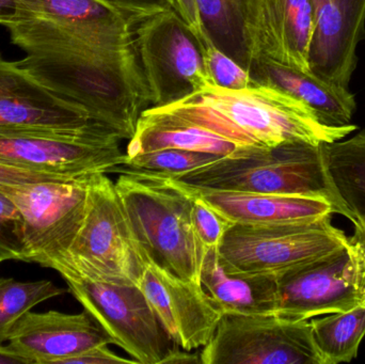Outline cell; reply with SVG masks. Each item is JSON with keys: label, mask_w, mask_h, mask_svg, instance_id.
I'll use <instances>...</instances> for the list:
<instances>
[{"label": "cell", "mask_w": 365, "mask_h": 364, "mask_svg": "<svg viewBox=\"0 0 365 364\" xmlns=\"http://www.w3.org/2000/svg\"><path fill=\"white\" fill-rule=\"evenodd\" d=\"M134 44L151 94V107L179 102L215 85L206 70L201 45L175 10L139 21Z\"/></svg>", "instance_id": "cell-6"}, {"label": "cell", "mask_w": 365, "mask_h": 364, "mask_svg": "<svg viewBox=\"0 0 365 364\" xmlns=\"http://www.w3.org/2000/svg\"><path fill=\"white\" fill-rule=\"evenodd\" d=\"M107 4L136 19L137 23L149 15L175 9L173 0H104Z\"/></svg>", "instance_id": "cell-32"}, {"label": "cell", "mask_w": 365, "mask_h": 364, "mask_svg": "<svg viewBox=\"0 0 365 364\" xmlns=\"http://www.w3.org/2000/svg\"><path fill=\"white\" fill-rule=\"evenodd\" d=\"M74 177H76L38 172V171L28 170V169L19 168V167L11 166V165L0 162V185L66 181V180L74 179Z\"/></svg>", "instance_id": "cell-31"}, {"label": "cell", "mask_w": 365, "mask_h": 364, "mask_svg": "<svg viewBox=\"0 0 365 364\" xmlns=\"http://www.w3.org/2000/svg\"><path fill=\"white\" fill-rule=\"evenodd\" d=\"M190 194L193 197L190 219L195 237L204 249L206 248L219 249L223 236L231 228L232 224H234L233 222L221 215L219 212L207 204L205 201L202 200L200 197L195 196L192 192Z\"/></svg>", "instance_id": "cell-30"}, {"label": "cell", "mask_w": 365, "mask_h": 364, "mask_svg": "<svg viewBox=\"0 0 365 364\" xmlns=\"http://www.w3.org/2000/svg\"><path fill=\"white\" fill-rule=\"evenodd\" d=\"M197 40L201 45L206 70L215 85L227 90H242L255 85L250 72L219 49L207 33Z\"/></svg>", "instance_id": "cell-28"}, {"label": "cell", "mask_w": 365, "mask_h": 364, "mask_svg": "<svg viewBox=\"0 0 365 364\" xmlns=\"http://www.w3.org/2000/svg\"><path fill=\"white\" fill-rule=\"evenodd\" d=\"M314 21L309 48L311 72L349 89L365 38V0H313Z\"/></svg>", "instance_id": "cell-16"}, {"label": "cell", "mask_w": 365, "mask_h": 364, "mask_svg": "<svg viewBox=\"0 0 365 364\" xmlns=\"http://www.w3.org/2000/svg\"><path fill=\"white\" fill-rule=\"evenodd\" d=\"M94 123L83 107L60 98L0 53V130H76Z\"/></svg>", "instance_id": "cell-15"}, {"label": "cell", "mask_w": 365, "mask_h": 364, "mask_svg": "<svg viewBox=\"0 0 365 364\" xmlns=\"http://www.w3.org/2000/svg\"><path fill=\"white\" fill-rule=\"evenodd\" d=\"M31 17L78 26L119 48L134 46L136 19L104 0H15Z\"/></svg>", "instance_id": "cell-22"}, {"label": "cell", "mask_w": 365, "mask_h": 364, "mask_svg": "<svg viewBox=\"0 0 365 364\" xmlns=\"http://www.w3.org/2000/svg\"><path fill=\"white\" fill-rule=\"evenodd\" d=\"M219 157L222 156L177 149L158 150L136 156H128L125 153L122 164L113 168L110 173L175 179Z\"/></svg>", "instance_id": "cell-27"}, {"label": "cell", "mask_w": 365, "mask_h": 364, "mask_svg": "<svg viewBox=\"0 0 365 364\" xmlns=\"http://www.w3.org/2000/svg\"><path fill=\"white\" fill-rule=\"evenodd\" d=\"M100 345L90 348L77 356L68 359L64 364H139L134 359L119 356L108 348Z\"/></svg>", "instance_id": "cell-33"}, {"label": "cell", "mask_w": 365, "mask_h": 364, "mask_svg": "<svg viewBox=\"0 0 365 364\" xmlns=\"http://www.w3.org/2000/svg\"><path fill=\"white\" fill-rule=\"evenodd\" d=\"M28 15L21 10L15 0H0V24L8 27L12 24L28 19Z\"/></svg>", "instance_id": "cell-36"}, {"label": "cell", "mask_w": 365, "mask_h": 364, "mask_svg": "<svg viewBox=\"0 0 365 364\" xmlns=\"http://www.w3.org/2000/svg\"><path fill=\"white\" fill-rule=\"evenodd\" d=\"M0 364H34L27 357L13 350L10 345L0 344Z\"/></svg>", "instance_id": "cell-38"}, {"label": "cell", "mask_w": 365, "mask_h": 364, "mask_svg": "<svg viewBox=\"0 0 365 364\" xmlns=\"http://www.w3.org/2000/svg\"><path fill=\"white\" fill-rule=\"evenodd\" d=\"M276 313L312 320L361 305L357 265L351 244L276 276Z\"/></svg>", "instance_id": "cell-12"}, {"label": "cell", "mask_w": 365, "mask_h": 364, "mask_svg": "<svg viewBox=\"0 0 365 364\" xmlns=\"http://www.w3.org/2000/svg\"><path fill=\"white\" fill-rule=\"evenodd\" d=\"M200 357L202 364H321L311 320L278 313L223 314Z\"/></svg>", "instance_id": "cell-11"}, {"label": "cell", "mask_w": 365, "mask_h": 364, "mask_svg": "<svg viewBox=\"0 0 365 364\" xmlns=\"http://www.w3.org/2000/svg\"><path fill=\"white\" fill-rule=\"evenodd\" d=\"M249 72L255 83L277 88L306 104L324 125L341 128L351 124L357 102L349 89L268 60L252 62Z\"/></svg>", "instance_id": "cell-19"}, {"label": "cell", "mask_w": 365, "mask_h": 364, "mask_svg": "<svg viewBox=\"0 0 365 364\" xmlns=\"http://www.w3.org/2000/svg\"><path fill=\"white\" fill-rule=\"evenodd\" d=\"M173 6L197 38L206 33L200 15L197 0H173Z\"/></svg>", "instance_id": "cell-35"}, {"label": "cell", "mask_w": 365, "mask_h": 364, "mask_svg": "<svg viewBox=\"0 0 365 364\" xmlns=\"http://www.w3.org/2000/svg\"><path fill=\"white\" fill-rule=\"evenodd\" d=\"M90 175L0 185L23 218L27 263L57 271L66 262L85 217Z\"/></svg>", "instance_id": "cell-7"}, {"label": "cell", "mask_w": 365, "mask_h": 364, "mask_svg": "<svg viewBox=\"0 0 365 364\" xmlns=\"http://www.w3.org/2000/svg\"><path fill=\"white\" fill-rule=\"evenodd\" d=\"M27 53L17 64L47 89L130 140L151 94L134 46L107 48L72 24L31 17L9 25Z\"/></svg>", "instance_id": "cell-1"}, {"label": "cell", "mask_w": 365, "mask_h": 364, "mask_svg": "<svg viewBox=\"0 0 365 364\" xmlns=\"http://www.w3.org/2000/svg\"><path fill=\"white\" fill-rule=\"evenodd\" d=\"M163 107L240 149L276 147L294 141L334 142L357 130L354 124L324 125L312 109L297 98L257 83L242 90L212 85Z\"/></svg>", "instance_id": "cell-2"}, {"label": "cell", "mask_w": 365, "mask_h": 364, "mask_svg": "<svg viewBox=\"0 0 365 364\" xmlns=\"http://www.w3.org/2000/svg\"><path fill=\"white\" fill-rule=\"evenodd\" d=\"M68 288H59L49 280L19 282L0 279V344L9 341L17 323L38 303L62 296Z\"/></svg>", "instance_id": "cell-26"}, {"label": "cell", "mask_w": 365, "mask_h": 364, "mask_svg": "<svg viewBox=\"0 0 365 364\" xmlns=\"http://www.w3.org/2000/svg\"><path fill=\"white\" fill-rule=\"evenodd\" d=\"M247 4L248 0H197L204 29L212 42L249 71L245 38Z\"/></svg>", "instance_id": "cell-25"}, {"label": "cell", "mask_w": 365, "mask_h": 364, "mask_svg": "<svg viewBox=\"0 0 365 364\" xmlns=\"http://www.w3.org/2000/svg\"><path fill=\"white\" fill-rule=\"evenodd\" d=\"M111 344L113 339L86 310L78 314L28 312L9 338V345L34 364H64L90 348Z\"/></svg>", "instance_id": "cell-17"}, {"label": "cell", "mask_w": 365, "mask_h": 364, "mask_svg": "<svg viewBox=\"0 0 365 364\" xmlns=\"http://www.w3.org/2000/svg\"><path fill=\"white\" fill-rule=\"evenodd\" d=\"M166 149L217 156H229L245 150L193 122L169 113L164 107H150L139 118L135 134L128 140L126 155Z\"/></svg>", "instance_id": "cell-21"}, {"label": "cell", "mask_w": 365, "mask_h": 364, "mask_svg": "<svg viewBox=\"0 0 365 364\" xmlns=\"http://www.w3.org/2000/svg\"><path fill=\"white\" fill-rule=\"evenodd\" d=\"M332 188L354 226L365 224V130L347 140L323 143Z\"/></svg>", "instance_id": "cell-23"}, {"label": "cell", "mask_w": 365, "mask_h": 364, "mask_svg": "<svg viewBox=\"0 0 365 364\" xmlns=\"http://www.w3.org/2000/svg\"><path fill=\"white\" fill-rule=\"evenodd\" d=\"M139 288L175 345L192 352L212 339L223 312L201 284L148 259Z\"/></svg>", "instance_id": "cell-13"}, {"label": "cell", "mask_w": 365, "mask_h": 364, "mask_svg": "<svg viewBox=\"0 0 365 364\" xmlns=\"http://www.w3.org/2000/svg\"><path fill=\"white\" fill-rule=\"evenodd\" d=\"M147 262L115 182L106 173L90 175L83 224L56 271L139 286Z\"/></svg>", "instance_id": "cell-5"}, {"label": "cell", "mask_w": 365, "mask_h": 364, "mask_svg": "<svg viewBox=\"0 0 365 364\" xmlns=\"http://www.w3.org/2000/svg\"><path fill=\"white\" fill-rule=\"evenodd\" d=\"M180 185L195 196L200 197L202 200L205 201L233 224H289L338 214L332 203L322 198L287 194L212 192L195 189L182 184Z\"/></svg>", "instance_id": "cell-18"}, {"label": "cell", "mask_w": 365, "mask_h": 364, "mask_svg": "<svg viewBox=\"0 0 365 364\" xmlns=\"http://www.w3.org/2000/svg\"><path fill=\"white\" fill-rule=\"evenodd\" d=\"M199 364L201 363L200 353H191L188 350H182L178 345H173L169 350L166 358L163 360L162 364ZM202 364V363H201Z\"/></svg>", "instance_id": "cell-37"}, {"label": "cell", "mask_w": 365, "mask_h": 364, "mask_svg": "<svg viewBox=\"0 0 365 364\" xmlns=\"http://www.w3.org/2000/svg\"><path fill=\"white\" fill-rule=\"evenodd\" d=\"M120 140L100 123L76 130H0V162L68 177L109 175L125 158Z\"/></svg>", "instance_id": "cell-8"}, {"label": "cell", "mask_w": 365, "mask_h": 364, "mask_svg": "<svg viewBox=\"0 0 365 364\" xmlns=\"http://www.w3.org/2000/svg\"><path fill=\"white\" fill-rule=\"evenodd\" d=\"M311 335L321 364L351 363L365 336V305L312 318Z\"/></svg>", "instance_id": "cell-24"}, {"label": "cell", "mask_w": 365, "mask_h": 364, "mask_svg": "<svg viewBox=\"0 0 365 364\" xmlns=\"http://www.w3.org/2000/svg\"><path fill=\"white\" fill-rule=\"evenodd\" d=\"M115 185L147 258L201 284L205 249L191 224L192 194L173 180L147 175H119Z\"/></svg>", "instance_id": "cell-4"}, {"label": "cell", "mask_w": 365, "mask_h": 364, "mask_svg": "<svg viewBox=\"0 0 365 364\" xmlns=\"http://www.w3.org/2000/svg\"><path fill=\"white\" fill-rule=\"evenodd\" d=\"M169 180L195 189L325 199L346 217L328 177L323 143L248 147Z\"/></svg>", "instance_id": "cell-3"}, {"label": "cell", "mask_w": 365, "mask_h": 364, "mask_svg": "<svg viewBox=\"0 0 365 364\" xmlns=\"http://www.w3.org/2000/svg\"><path fill=\"white\" fill-rule=\"evenodd\" d=\"M357 265L358 286L361 305H365V224L355 227V233L349 239Z\"/></svg>", "instance_id": "cell-34"}, {"label": "cell", "mask_w": 365, "mask_h": 364, "mask_svg": "<svg viewBox=\"0 0 365 364\" xmlns=\"http://www.w3.org/2000/svg\"><path fill=\"white\" fill-rule=\"evenodd\" d=\"M200 280L223 314L276 313V276L240 271L206 248Z\"/></svg>", "instance_id": "cell-20"}, {"label": "cell", "mask_w": 365, "mask_h": 364, "mask_svg": "<svg viewBox=\"0 0 365 364\" xmlns=\"http://www.w3.org/2000/svg\"><path fill=\"white\" fill-rule=\"evenodd\" d=\"M27 262L23 218L16 205L0 192V262Z\"/></svg>", "instance_id": "cell-29"}, {"label": "cell", "mask_w": 365, "mask_h": 364, "mask_svg": "<svg viewBox=\"0 0 365 364\" xmlns=\"http://www.w3.org/2000/svg\"><path fill=\"white\" fill-rule=\"evenodd\" d=\"M62 278L68 292L106 331L115 345L123 348L139 364H162L173 341L138 286L73 274Z\"/></svg>", "instance_id": "cell-10"}, {"label": "cell", "mask_w": 365, "mask_h": 364, "mask_svg": "<svg viewBox=\"0 0 365 364\" xmlns=\"http://www.w3.org/2000/svg\"><path fill=\"white\" fill-rule=\"evenodd\" d=\"M0 263H1V262H0Z\"/></svg>", "instance_id": "cell-39"}, {"label": "cell", "mask_w": 365, "mask_h": 364, "mask_svg": "<svg viewBox=\"0 0 365 364\" xmlns=\"http://www.w3.org/2000/svg\"><path fill=\"white\" fill-rule=\"evenodd\" d=\"M349 241L328 215L289 224H234L223 236L218 251L223 260L240 271L277 276Z\"/></svg>", "instance_id": "cell-9"}, {"label": "cell", "mask_w": 365, "mask_h": 364, "mask_svg": "<svg viewBox=\"0 0 365 364\" xmlns=\"http://www.w3.org/2000/svg\"><path fill=\"white\" fill-rule=\"evenodd\" d=\"M313 21V0H248L245 38L250 66L268 60L312 73L309 48Z\"/></svg>", "instance_id": "cell-14"}]
</instances>
